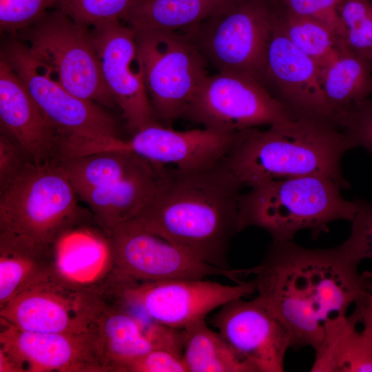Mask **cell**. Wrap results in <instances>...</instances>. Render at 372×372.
Masks as SVG:
<instances>
[{"instance_id": "16", "label": "cell", "mask_w": 372, "mask_h": 372, "mask_svg": "<svg viewBox=\"0 0 372 372\" xmlns=\"http://www.w3.org/2000/svg\"><path fill=\"white\" fill-rule=\"evenodd\" d=\"M0 322V372H106L90 330L30 332Z\"/></svg>"}, {"instance_id": "29", "label": "cell", "mask_w": 372, "mask_h": 372, "mask_svg": "<svg viewBox=\"0 0 372 372\" xmlns=\"http://www.w3.org/2000/svg\"><path fill=\"white\" fill-rule=\"evenodd\" d=\"M340 39L356 55L372 61L371 0H342L338 7Z\"/></svg>"}, {"instance_id": "39", "label": "cell", "mask_w": 372, "mask_h": 372, "mask_svg": "<svg viewBox=\"0 0 372 372\" xmlns=\"http://www.w3.org/2000/svg\"><path fill=\"white\" fill-rule=\"evenodd\" d=\"M371 1H372V0H371Z\"/></svg>"}, {"instance_id": "20", "label": "cell", "mask_w": 372, "mask_h": 372, "mask_svg": "<svg viewBox=\"0 0 372 372\" xmlns=\"http://www.w3.org/2000/svg\"><path fill=\"white\" fill-rule=\"evenodd\" d=\"M1 128L10 134L37 164L56 158L58 135L27 87L0 59Z\"/></svg>"}, {"instance_id": "33", "label": "cell", "mask_w": 372, "mask_h": 372, "mask_svg": "<svg viewBox=\"0 0 372 372\" xmlns=\"http://www.w3.org/2000/svg\"><path fill=\"white\" fill-rule=\"evenodd\" d=\"M335 123L355 147L372 153V99L351 106L339 114Z\"/></svg>"}, {"instance_id": "26", "label": "cell", "mask_w": 372, "mask_h": 372, "mask_svg": "<svg viewBox=\"0 0 372 372\" xmlns=\"http://www.w3.org/2000/svg\"><path fill=\"white\" fill-rule=\"evenodd\" d=\"M55 272L54 251L0 244V307Z\"/></svg>"}, {"instance_id": "38", "label": "cell", "mask_w": 372, "mask_h": 372, "mask_svg": "<svg viewBox=\"0 0 372 372\" xmlns=\"http://www.w3.org/2000/svg\"><path fill=\"white\" fill-rule=\"evenodd\" d=\"M371 65H372V61H371Z\"/></svg>"}, {"instance_id": "5", "label": "cell", "mask_w": 372, "mask_h": 372, "mask_svg": "<svg viewBox=\"0 0 372 372\" xmlns=\"http://www.w3.org/2000/svg\"><path fill=\"white\" fill-rule=\"evenodd\" d=\"M343 185L324 176L312 175L266 181L239 198V231L257 227L272 241L293 240L308 229L313 237L329 231L335 220L352 221L358 202L342 197Z\"/></svg>"}, {"instance_id": "13", "label": "cell", "mask_w": 372, "mask_h": 372, "mask_svg": "<svg viewBox=\"0 0 372 372\" xmlns=\"http://www.w3.org/2000/svg\"><path fill=\"white\" fill-rule=\"evenodd\" d=\"M103 300L99 285H77L55 272L0 307V320L25 331L85 332Z\"/></svg>"}, {"instance_id": "21", "label": "cell", "mask_w": 372, "mask_h": 372, "mask_svg": "<svg viewBox=\"0 0 372 372\" xmlns=\"http://www.w3.org/2000/svg\"><path fill=\"white\" fill-rule=\"evenodd\" d=\"M164 167L156 165L117 182L89 189L77 196L90 209L105 233L133 219L152 194Z\"/></svg>"}, {"instance_id": "19", "label": "cell", "mask_w": 372, "mask_h": 372, "mask_svg": "<svg viewBox=\"0 0 372 372\" xmlns=\"http://www.w3.org/2000/svg\"><path fill=\"white\" fill-rule=\"evenodd\" d=\"M260 82L295 117L335 123L322 87L320 67L288 39L277 17Z\"/></svg>"}, {"instance_id": "3", "label": "cell", "mask_w": 372, "mask_h": 372, "mask_svg": "<svg viewBox=\"0 0 372 372\" xmlns=\"http://www.w3.org/2000/svg\"><path fill=\"white\" fill-rule=\"evenodd\" d=\"M355 147L334 123L293 118L260 130L240 131L224 163L242 188L275 179L319 175L350 187L341 159Z\"/></svg>"}, {"instance_id": "23", "label": "cell", "mask_w": 372, "mask_h": 372, "mask_svg": "<svg viewBox=\"0 0 372 372\" xmlns=\"http://www.w3.org/2000/svg\"><path fill=\"white\" fill-rule=\"evenodd\" d=\"M76 194L109 185L145 170L155 164L133 153L103 151L56 158Z\"/></svg>"}, {"instance_id": "34", "label": "cell", "mask_w": 372, "mask_h": 372, "mask_svg": "<svg viewBox=\"0 0 372 372\" xmlns=\"http://www.w3.org/2000/svg\"><path fill=\"white\" fill-rule=\"evenodd\" d=\"M341 1L282 0L286 10L323 23L334 31L340 39V21L338 7Z\"/></svg>"}, {"instance_id": "27", "label": "cell", "mask_w": 372, "mask_h": 372, "mask_svg": "<svg viewBox=\"0 0 372 372\" xmlns=\"http://www.w3.org/2000/svg\"><path fill=\"white\" fill-rule=\"evenodd\" d=\"M183 358L188 372H251L205 320L183 329Z\"/></svg>"}, {"instance_id": "18", "label": "cell", "mask_w": 372, "mask_h": 372, "mask_svg": "<svg viewBox=\"0 0 372 372\" xmlns=\"http://www.w3.org/2000/svg\"><path fill=\"white\" fill-rule=\"evenodd\" d=\"M103 295L90 330L106 372H124L132 361L156 349L183 354L182 329L155 322L104 291Z\"/></svg>"}, {"instance_id": "25", "label": "cell", "mask_w": 372, "mask_h": 372, "mask_svg": "<svg viewBox=\"0 0 372 372\" xmlns=\"http://www.w3.org/2000/svg\"><path fill=\"white\" fill-rule=\"evenodd\" d=\"M311 371H372V345L347 316L318 349Z\"/></svg>"}, {"instance_id": "2", "label": "cell", "mask_w": 372, "mask_h": 372, "mask_svg": "<svg viewBox=\"0 0 372 372\" xmlns=\"http://www.w3.org/2000/svg\"><path fill=\"white\" fill-rule=\"evenodd\" d=\"M224 158L196 169L165 167L150 197L132 220L202 260L230 269L227 254L231 238L240 231L242 187Z\"/></svg>"}, {"instance_id": "4", "label": "cell", "mask_w": 372, "mask_h": 372, "mask_svg": "<svg viewBox=\"0 0 372 372\" xmlns=\"http://www.w3.org/2000/svg\"><path fill=\"white\" fill-rule=\"evenodd\" d=\"M77 197L56 159L28 163L0 187V243L54 251L81 219Z\"/></svg>"}, {"instance_id": "1", "label": "cell", "mask_w": 372, "mask_h": 372, "mask_svg": "<svg viewBox=\"0 0 372 372\" xmlns=\"http://www.w3.org/2000/svg\"><path fill=\"white\" fill-rule=\"evenodd\" d=\"M359 264L340 245L310 249L293 240L272 241L261 264L254 267L256 298L287 327L293 347L316 350L354 303Z\"/></svg>"}, {"instance_id": "10", "label": "cell", "mask_w": 372, "mask_h": 372, "mask_svg": "<svg viewBox=\"0 0 372 372\" xmlns=\"http://www.w3.org/2000/svg\"><path fill=\"white\" fill-rule=\"evenodd\" d=\"M51 123L58 140H87L118 136L114 118L95 103L69 92L52 71L30 53L22 40L9 41L1 53Z\"/></svg>"}, {"instance_id": "6", "label": "cell", "mask_w": 372, "mask_h": 372, "mask_svg": "<svg viewBox=\"0 0 372 372\" xmlns=\"http://www.w3.org/2000/svg\"><path fill=\"white\" fill-rule=\"evenodd\" d=\"M277 12L271 0H231L185 34L218 72L260 82Z\"/></svg>"}, {"instance_id": "9", "label": "cell", "mask_w": 372, "mask_h": 372, "mask_svg": "<svg viewBox=\"0 0 372 372\" xmlns=\"http://www.w3.org/2000/svg\"><path fill=\"white\" fill-rule=\"evenodd\" d=\"M109 289L115 298L148 319L178 329L205 320L232 300L256 292L253 280L227 285L204 279L138 282L113 278Z\"/></svg>"}, {"instance_id": "30", "label": "cell", "mask_w": 372, "mask_h": 372, "mask_svg": "<svg viewBox=\"0 0 372 372\" xmlns=\"http://www.w3.org/2000/svg\"><path fill=\"white\" fill-rule=\"evenodd\" d=\"M136 0H59L55 8L88 27L122 21Z\"/></svg>"}, {"instance_id": "36", "label": "cell", "mask_w": 372, "mask_h": 372, "mask_svg": "<svg viewBox=\"0 0 372 372\" xmlns=\"http://www.w3.org/2000/svg\"><path fill=\"white\" fill-rule=\"evenodd\" d=\"M31 161L18 142L1 128L0 187L14 178Z\"/></svg>"}, {"instance_id": "28", "label": "cell", "mask_w": 372, "mask_h": 372, "mask_svg": "<svg viewBox=\"0 0 372 372\" xmlns=\"http://www.w3.org/2000/svg\"><path fill=\"white\" fill-rule=\"evenodd\" d=\"M277 22L288 39L320 69L347 49L334 31L313 18L285 9L278 10Z\"/></svg>"}, {"instance_id": "12", "label": "cell", "mask_w": 372, "mask_h": 372, "mask_svg": "<svg viewBox=\"0 0 372 372\" xmlns=\"http://www.w3.org/2000/svg\"><path fill=\"white\" fill-rule=\"evenodd\" d=\"M115 276L138 282L200 280L216 276L240 283L251 269H227L209 264L154 234L134 220L107 233Z\"/></svg>"}, {"instance_id": "7", "label": "cell", "mask_w": 372, "mask_h": 372, "mask_svg": "<svg viewBox=\"0 0 372 372\" xmlns=\"http://www.w3.org/2000/svg\"><path fill=\"white\" fill-rule=\"evenodd\" d=\"M15 35L72 94L101 107L117 105L102 75L92 28L56 8Z\"/></svg>"}, {"instance_id": "31", "label": "cell", "mask_w": 372, "mask_h": 372, "mask_svg": "<svg viewBox=\"0 0 372 372\" xmlns=\"http://www.w3.org/2000/svg\"><path fill=\"white\" fill-rule=\"evenodd\" d=\"M59 0H0L1 32L17 34L55 8Z\"/></svg>"}, {"instance_id": "35", "label": "cell", "mask_w": 372, "mask_h": 372, "mask_svg": "<svg viewBox=\"0 0 372 372\" xmlns=\"http://www.w3.org/2000/svg\"><path fill=\"white\" fill-rule=\"evenodd\" d=\"M124 372H188L183 354L156 349L129 363Z\"/></svg>"}, {"instance_id": "15", "label": "cell", "mask_w": 372, "mask_h": 372, "mask_svg": "<svg viewBox=\"0 0 372 372\" xmlns=\"http://www.w3.org/2000/svg\"><path fill=\"white\" fill-rule=\"evenodd\" d=\"M101 70L129 132L160 123L147 93L136 33L122 21L92 28Z\"/></svg>"}, {"instance_id": "8", "label": "cell", "mask_w": 372, "mask_h": 372, "mask_svg": "<svg viewBox=\"0 0 372 372\" xmlns=\"http://www.w3.org/2000/svg\"><path fill=\"white\" fill-rule=\"evenodd\" d=\"M134 31L154 114L161 124L171 127L183 118L208 75L207 62L185 34Z\"/></svg>"}, {"instance_id": "24", "label": "cell", "mask_w": 372, "mask_h": 372, "mask_svg": "<svg viewBox=\"0 0 372 372\" xmlns=\"http://www.w3.org/2000/svg\"><path fill=\"white\" fill-rule=\"evenodd\" d=\"M322 87L336 116L372 94V65L370 61L347 49L320 69Z\"/></svg>"}, {"instance_id": "17", "label": "cell", "mask_w": 372, "mask_h": 372, "mask_svg": "<svg viewBox=\"0 0 372 372\" xmlns=\"http://www.w3.org/2000/svg\"><path fill=\"white\" fill-rule=\"evenodd\" d=\"M211 322L251 372H282L293 347L282 322L256 298L222 305Z\"/></svg>"}, {"instance_id": "32", "label": "cell", "mask_w": 372, "mask_h": 372, "mask_svg": "<svg viewBox=\"0 0 372 372\" xmlns=\"http://www.w3.org/2000/svg\"><path fill=\"white\" fill-rule=\"evenodd\" d=\"M357 202L350 235L340 247L347 257L360 263L362 260L372 259V203Z\"/></svg>"}, {"instance_id": "11", "label": "cell", "mask_w": 372, "mask_h": 372, "mask_svg": "<svg viewBox=\"0 0 372 372\" xmlns=\"http://www.w3.org/2000/svg\"><path fill=\"white\" fill-rule=\"evenodd\" d=\"M293 118L261 82L233 71L208 74L183 116L222 132L268 127Z\"/></svg>"}, {"instance_id": "37", "label": "cell", "mask_w": 372, "mask_h": 372, "mask_svg": "<svg viewBox=\"0 0 372 372\" xmlns=\"http://www.w3.org/2000/svg\"><path fill=\"white\" fill-rule=\"evenodd\" d=\"M354 310L349 317L362 325V333L372 345V271L360 274L358 294L354 301Z\"/></svg>"}, {"instance_id": "22", "label": "cell", "mask_w": 372, "mask_h": 372, "mask_svg": "<svg viewBox=\"0 0 372 372\" xmlns=\"http://www.w3.org/2000/svg\"><path fill=\"white\" fill-rule=\"evenodd\" d=\"M231 0H136L122 21L134 30L186 34Z\"/></svg>"}, {"instance_id": "14", "label": "cell", "mask_w": 372, "mask_h": 372, "mask_svg": "<svg viewBox=\"0 0 372 372\" xmlns=\"http://www.w3.org/2000/svg\"><path fill=\"white\" fill-rule=\"evenodd\" d=\"M240 132H222L203 127L179 131L161 123L147 126L128 139L106 138L89 142L85 151H123L161 167L180 169L207 167L222 161Z\"/></svg>"}]
</instances>
